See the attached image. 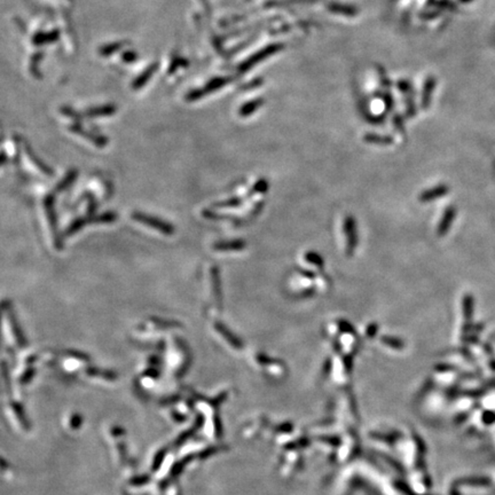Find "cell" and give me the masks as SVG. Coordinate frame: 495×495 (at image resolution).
<instances>
[{
	"label": "cell",
	"instance_id": "14",
	"mask_svg": "<svg viewBox=\"0 0 495 495\" xmlns=\"http://www.w3.org/2000/svg\"><path fill=\"white\" fill-rule=\"evenodd\" d=\"M337 326H338V328L342 331L346 332V334H352V335L355 334V329H354L352 323H350L349 321L344 320V319H339V320H337Z\"/></svg>",
	"mask_w": 495,
	"mask_h": 495
},
{
	"label": "cell",
	"instance_id": "3",
	"mask_svg": "<svg viewBox=\"0 0 495 495\" xmlns=\"http://www.w3.org/2000/svg\"><path fill=\"white\" fill-rule=\"evenodd\" d=\"M115 220H116V214L115 213H111V212H108V213H105V214H102V215H99V217H96V218H93V219H79V220H76V222L69 227L68 232H67V235H73V234L77 233L79 231V229L82 228L83 226H85V225H86L87 223H112V222H115Z\"/></svg>",
	"mask_w": 495,
	"mask_h": 495
},
{
	"label": "cell",
	"instance_id": "9",
	"mask_svg": "<svg viewBox=\"0 0 495 495\" xmlns=\"http://www.w3.org/2000/svg\"><path fill=\"white\" fill-rule=\"evenodd\" d=\"M214 328H215V330H217L219 334H222L225 338H226L227 342H229L234 348H236V349H241L242 348V342L241 339L238 338V337L234 334V332L231 331V329H228V328L224 325V323L222 322H217L214 325Z\"/></svg>",
	"mask_w": 495,
	"mask_h": 495
},
{
	"label": "cell",
	"instance_id": "5",
	"mask_svg": "<svg viewBox=\"0 0 495 495\" xmlns=\"http://www.w3.org/2000/svg\"><path fill=\"white\" fill-rule=\"evenodd\" d=\"M474 297L471 295H466L463 298V317H465L466 325L463 326V338L471 330V321L474 316Z\"/></svg>",
	"mask_w": 495,
	"mask_h": 495
},
{
	"label": "cell",
	"instance_id": "2",
	"mask_svg": "<svg viewBox=\"0 0 495 495\" xmlns=\"http://www.w3.org/2000/svg\"><path fill=\"white\" fill-rule=\"evenodd\" d=\"M344 234L346 237V256L351 257L354 254L355 248L359 243V236L357 232V223L353 215L348 214L344 219Z\"/></svg>",
	"mask_w": 495,
	"mask_h": 495
},
{
	"label": "cell",
	"instance_id": "8",
	"mask_svg": "<svg viewBox=\"0 0 495 495\" xmlns=\"http://www.w3.org/2000/svg\"><path fill=\"white\" fill-rule=\"evenodd\" d=\"M246 243L243 240L219 241L213 244V249L217 251H241L245 249Z\"/></svg>",
	"mask_w": 495,
	"mask_h": 495
},
{
	"label": "cell",
	"instance_id": "12",
	"mask_svg": "<svg viewBox=\"0 0 495 495\" xmlns=\"http://www.w3.org/2000/svg\"><path fill=\"white\" fill-rule=\"evenodd\" d=\"M268 190V181L266 179H259L257 182L255 183V186L251 188L249 196H253L254 194H257V193H265Z\"/></svg>",
	"mask_w": 495,
	"mask_h": 495
},
{
	"label": "cell",
	"instance_id": "1",
	"mask_svg": "<svg viewBox=\"0 0 495 495\" xmlns=\"http://www.w3.org/2000/svg\"><path fill=\"white\" fill-rule=\"evenodd\" d=\"M132 218L136 220V222L146 225L148 227L154 228L155 231H159L162 234H165V235H172L174 233V227L172 225L163 222V220H161L159 218L151 217V215H148L141 212H136L132 214Z\"/></svg>",
	"mask_w": 495,
	"mask_h": 495
},
{
	"label": "cell",
	"instance_id": "10",
	"mask_svg": "<svg viewBox=\"0 0 495 495\" xmlns=\"http://www.w3.org/2000/svg\"><path fill=\"white\" fill-rule=\"evenodd\" d=\"M305 260L307 263L314 265V266L319 267L320 269H323V266H325V260H323L321 256L319 255L318 253H316V251H308V253H306L305 254Z\"/></svg>",
	"mask_w": 495,
	"mask_h": 495
},
{
	"label": "cell",
	"instance_id": "18",
	"mask_svg": "<svg viewBox=\"0 0 495 495\" xmlns=\"http://www.w3.org/2000/svg\"><path fill=\"white\" fill-rule=\"evenodd\" d=\"M297 271H298L299 274H301V275H304V276L308 277V279H314V277H316V275H314V273L310 272V271H306V269H297Z\"/></svg>",
	"mask_w": 495,
	"mask_h": 495
},
{
	"label": "cell",
	"instance_id": "4",
	"mask_svg": "<svg viewBox=\"0 0 495 495\" xmlns=\"http://www.w3.org/2000/svg\"><path fill=\"white\" fill-rule=\"evenodd\" d=\"M211 273V281H212V290L214 299L217 301V305L220 310H223V287H222V277H220V269L218 266H212L210 269Z\"/></svg>",
	"mask_w": 495,
	"mask_h": 495
},
{
	"label": "cell",
	"instance_id": "15",
	"mask_svg": "<svg viewBox=\"0 0 495 495\" xmlns=\"http://www.w3.org/2000/svg\"><path fill=\"white\" fill-rule=\"evenodd\" d=\"M241 203H242V199H240V197H233V199H229L227 201L217 203L215 206H219V208H228V206H231V208H233V206L241 205Z\"/></svg>",
	"mask_w": 495,
	"mask_h": 495
},
{
	"label": "cell",
	"instance_id": "7",
	"mask_svg": "<svg viewBox=\"0 0 495 495\" xmlns=\"http://www.w3.org/2000/svg\"><path fill=\"white\" fill-rule=\"evenodd\" d=\"M455 214H456V209L454 208V206H448V208L445 210L443 218L438 225L437 232L439 236H444L445 234L449 231V228H451L452 224L454 222V218H455Z\"/></svg>",
	"mask_w": 495,
	"mask_h": 495
},
{
	"label": "cell",
	"instance_id": "11",
	"mask_svg": "<svg viewBox=\"0 0 495 495\" xmlns=\"http://www.w3.org/2000/svg\"><path fill=\"white\" fill-rule=\"evenodd\" d=\"M382 342H383L384 344L391 346V348L397 349V350H400L403 348V346H405V343L401 339L397 338V337H392V336H383L382 337Z\"/></svg>",
	"mask_w": 495,
	"mask_h": 495
},
{
	"label": "cell",
	"instance_id": "16",
	"mask_svg": "<svg viewBox=\"0 0 495 495\" xmlns=\"http://www.w3.org/2000/svg\"><path fill=\"white\" fill-rule=\"evenodd\" d=\"M366 140L369 142H375V143H390L391 139L390 138H381L376 136H368L366 137Z\"/></svg>",
	"mask_w": 495,
	"mask_h": 495
},
{
	"label": "cell",
	"instance_id": "6",
	"mask_svg": "<svg viewBox=\"0 0 495 495\" xmlns=\"http://www.w3.org/2000/svg\"><path fill=\"white\" fill-rule=\"evenodd\" d=\"M448 191L449 188L448 186H446V184H439V186H436L434 188H430V190L423 192L420 195V197H418V200H420V202H423V203H427V202L445 196L448 193Z\"/></svg>",
	"mask_w": 495,
	"mask_h": 495
},
{
	"label": "cell",
	"instance_id": "17",
	"mask_svg": "<svg viewBox=\"0 0 495 495\" xmlns=\"http://www.w3.org/2000/svg\"><path fill=\"white\" fill-rule=\"evenodd\" d=\"M377 331H379V325H377L376 322H372V323H369L368 327H367V331H366V334L370 337H374L376 334H377Z\"/></svg>",
	"mask_w": 495,
	"mask_h": 495
},
{
	"label": "cell",
	"instance_id": "13",
	"mask_svg": "<svg viewBox=\"0 0 495 495\" xmlns=\"http://www.w3.org/2000/svg\"><path fill=\"white\" fill-rule=\"evenodd\" d=\"M76 178H77V171H71V172L67 174L66 179L62 180L60 184H58L57 191H64V190H66V188H68L70 184L75 181Z\"/></svg>",
	"mask_w": 495,
	"mask_h": 495
}]
</instances>
